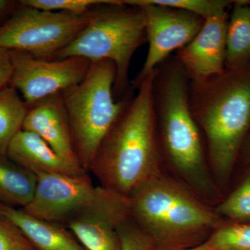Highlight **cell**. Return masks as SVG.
I'll return each instance as SVG.
<instances>
[{
	"instance_id": "9",
	"label": "cell",
	"mask_w": 250,
	"mask_h": 250,
	"mask_svg": "<svg viewBox=\"0 0 250 250\" xmlns=\"http://www.w3.org/2000/svg\"><path fill=\"white\" fill-rule=\"evenodd\" d=\"M9 52L12 65L9 85L17 90L29 108L42 99L78 84L92 62L82 57L44 59L20 51Z\"/></svg>"
},
{
	"instance_id": "22",
	"label": "cell",
	"mask_w": 250,
	"mask_h": 250,
	"mask_svg": "<svg viewBox=\"0 0 250 250\" xmlns=\"http://www.w3.org/2000/svg\"><path fill=\"white\" fill-rule=\"evenodd\" d=\"M106 0H20V2L36 9L84 14Z\"/></svg>"
},
{
	"instance_id": "11",
	"label": "cell",
	"mask_w": 250,
	"mask_h": 250,
	"mask_svg": "<svg viewBox=\"0 0 250 250\" xmlns=\"http://www.w3.org/2000/svg\"><path fill=\"white\" fill-rule=\"evenodd\" d=\"M35 192L29 205L22 208L33 216L63 225L77 210L86 205L96 191L88 172L69 175L36 174Z\"/></svg>"
},
{
	"instance_id": "12",
	"label": "cell",
	"mask_w": 250,
	"mask_h": 250,
	"mask_svg": "<svg viewBox=\"0 0 250 250\" xmlns=\"http://www.w3.org/2000/svg\"><path fill=\"white\" fill-rule=\"evenodd\" d=\"M229 15L205 20L191 42L174 55L190 80L208 78L225 70Z\"/></svg>"
},
{
	"instance_id": "4",
	"label": "cell",
	"mask_w": 250,
	"mask_h": 250,
	"mask_svg": "<svg viewBox=\"0 0 250 250\" xmlns=\"http://www.w3.org/2000/svg\"><path fill=\"white\" fill-rule=\"evenodd\" d=\"M147 42L146 20L141 8L106 0L96 7L91 22L54 59L82 57L91 62L108 60L116 67L113 94L117 101L133 89L129 67L135 52Z\"/></svg>"
},
{
	"instance_id": "25",
	"label": "cell",
	"mask_w": 250,
	"mask_h": 250,
	"mask_svg": "<svg viewBox=\"0 0 250 250\" xmlns=\"http://www.w3.org/2000/svg\"><path fill=\"white\" fill-rule=\"evenodd\" d=\"M12 65L9 52L0 47V90L9 85Z\"/></svg>"
},
{
	"instance_id": "28",
	"label": "cell",
	"mask_w": 250,
	"mask_h": 250,
	"mask_svg": "<svg viewBox=\"0 0 250 250\" xmlns=\"http://www.w3.org/2000/svg\"><path fill=\"white\" fill-rule=\"evenodd\" d=\"M246 1L248 4L250 5V0H246Z\"/></svg>"
},
{
	"instance_id": "3",
	"label": "cell",
	"mask_w": 250,
	"mask_h": 250,
	"mask_svg": "<svg viewBox=\"0 0 250 250\" xmlns=\"http://www.w3.org/2000/svg\"><path fill=\"white\" fill-rule=\"evenodd\" d=\"M190 78L171 55L154 70L152 110L158 149L200 191L210 193L200 130L189 102Z\"/></svg>"
},
{
	"instance_id": "14",
	"label": "cell",
	"mask_w": 250,
	"mask_h": 250,
	"mask_svg": "<svg viewBox=\"0 0 250 250\" xmlns=\"http://www.w3.org/2000/svg\"><path fill=\"white\" fill-rule=\"evenodd\" d=\"M7 157L35 175L40 173L77 175L88 172L64 160L40 136L24 130H21L11 141Z\"/></svg>"
},
{
	"instance_id": "1",
	"label": "cell",
	"mask_w": 250,
	"mask_h": 250,
	"mask_svg": "<svg viewBox=\"0 0 250 250\" xmlns=\"http://www.w3.org/2000/svg\"><path fill=\"white\" fill-rule=\"evenodd\" d=\"M154 71L131 93L119 118L103 140L89 170L101 187L129 197L156 175L159 152L152 110Z\"/></svg>"
},
{
	"instance_id": "21",
	"label": "cell",
	"mask_w": 250,
	"mask_h": 250,
	"mask_svg": "<svg viewBox=\"0 0 250 250\" xmlns=\"http://www.w3.org/2000/svg\"><path fill=\"white\" fill-rule=\"evenodd\" d=\"M215 210L233 220L250 221V174Z\"/></svg>"
},
{
	"instance_id": "6",
	"label": "cell",
	"mask_w": 250,
	"mask_h": 250,
	"mask_svg": "<svg viewBox=\"0 0 250 250\" xmlns=\"http://www.w3.org/2000/svg\"><path fill=\"white\" fill-rule=\"evenodd\" d=\"M129 199L131 218L154 242L187 241L218 223L205 206L157 174L135 189Z\"/></svg>"
},
{
	"instance_id": "18",
	"label": "cell",
	"mask_w": 250,
	"mask_h": 250,
	"mask_svg": "<svg viewBox=\"0 0 250 250\" xmlns=\"http://www.w3.org/2000/svg\"><path fill=\"white\" fill-rule=\"evenodd\" d=\"M28 110L21 95L11 85L0 90V157H7L10 144L22 130Z\"/></svg>"
},
{
	"instance_id": "29",
	"label": "cell",
	"mask_w": 250,
	"mask_h": 250,
	"mask_svg": "<svg viewBox=\"0 0 250 250\" xmlns=\"http://www.w3.org/2000/svg\"></svg>"
},
{
	"instance_id": "24",
	"label": "cell",
	"mask_w": 250,
	"mask_h": 250,
	"mask_svg": "<svg viewBox=\"0 0 250 250\" xmlns=\"http://www.w3.org/2000/svg\"><path fill=\"white\" fill-rule=\"evenodd\" d=\"M0 250H38L9 220L0 214Z\"/></svg>"
},
{
	"instance_id": "2",
	"label": "cell",
	"mask_w": 250,
	"mask_h": 250,
	"mask_svg": "<svg viewBox=\"0 0 250 250\" xmlns=\"http://www.w3.org/2000/svg\"><path fill=\"white\" fill-rule=\"evenodd\" d=\"M189 102L207 140L213 172L225 183L250 129V62L208 78L190 80Z\"/></svg>"
},
{
	"instance_id": "19",
	"label": "cell",
	"mask_w": 250,
	"mask_h": 250,
	"mask_svg": "<svg viewBox=\"0 0 250 250\" xmlns=\"http://www.w3.org/2000/svg\"><path fill=\"white\" fill-rule=\"evenodd\" d=\"M213 250H250V224L222 227L207 242Z\"/></svg>"
},
{
	"instance_id": "15",
	"label": "cell",
	"mask_w": 250,
	"mask_h": 250,
	"mask_svg": "<svg viewBox=\"0 0 250 250\" xmlns=\"http://www.w3.org/2000/svg\"><path fill=\"white\" fill-rule=\"evenodd\" d=\"M0 214L14 224L38 250H86L65 227L0 204Z\"/></svg>"
},
{
	"instance_id": "5",
	"label": "cell",
	"mask_w": 250,
	"mask_h": 250,
	"mask_svg": "<svg viewBox=\"0 0 250 250\" xmlns=\"http://www.w3.org/2000/svg\"><path fill=\"white\" fill-rule=\"evenodd\" d=\"M115 78L116 67L111 61L92 62L84 79L62 93L75 153L86 172L135 90L117 101L113 94Z\"/></svg>"
},
{
	"instance_id": "23",
	"label": "cell",
	"mask_w": 250,
	"mask_h": 250,
	"mask_svg": "<svg viewBox=\"0 0 250 250\" xmlns=\"http://www.w3.org/2000/svg\"><path fill=\"white\" fill-rule=\"evenodd\" d=\"M121 250H152L154 241L133 219L126 220L118 229Z\"/></svg>"
},
{
	"instance_id": "26",
	"label": "cell",
	"mask_w": 250,
	"mask_h": 250,
	"mask_svg": "<svg viewBox=\"0 0 250 250\" xmlns=\"http://www.w3.org/2000/svg\"><path fill=\"white\" fill-rule=\"evenodd\" d=\"M18 6L19 1L0 0V26L9 21Z\"/></svg>"
},
{
	"instance_id": "7",
	"label": "cell",
	"mask_w": 250,
	"mask_h": 250,
	"mask_svg": "<svg viewBox=\"0 0 250 250\" xmlns=\"http://www.w3.org/2000/svg\"><path fill=\"white\" fill-rule=\"evenodd\" d=\"M96 6L84 14L48 11L21 4L0 26V47L54 59L95 17Z\"/></svg>"
},
{
	"instance_id": "16",
	"label": "cell",
	"mask_w": 250,
	"mask_h": 250,
	"mask_svg": "<svg viewBox=\"0 0 250 250\" xmlns=\"http://www.w3.org/2000/svg\"><path fill=\"white\" fill-rule=\"evenodd\" d=\"M250 62V5L236 0L229 15L225 68Z\"/></svg>"
},
{
	"instance_id": "20",
	"label": "cell",
	"mask_w": 250,
	"mask_h": 250,
	"mask_svg": "<svg viewBox=\"0 0 250 250\" xmlns=\"http://www.w3.org/2000/svg\"><path fill=\"white\" fill-rule=\"evenodd\" d=\"M153 4L184 10L207 20L229 12L235 1L229 0H149Z\"/></svg>"
},
{
	"instance_id": "27",
	"label": "cell",
	"mask_w": 250,
	"mask_h": 250,
	"mask_svg": "<svg viewBox=\"0 0 250 250\" xmlns=\"http://www.w3.org/2000/svg\"><path fill=\"white\" fill-rule=\"evenodd\" d=\"M182 250H212L211 248H210V246H208V243H205V244L201 245V246L195 247V248H190V249Z\"/></svg>"
},
{
	"instance_id": "10",
	"label": "cell",
	"mask_w": 250,
	"mask_h": 250,
	"mask_svg": "<svg viewBox=\"0 0 250 250\" xmlns=\"http://www.w3.org/2000/svg\"><path fill=\"white\" fill-rule=\"evenodd\" d=\"M131 217L129 197L100 186L63 226L86 250H121L118 228Z\"/></svg>"
},
{
	"instance_id": "13",
	"label": "cell",
	"mask_w": 250,
	"mask_h": 250,
	"mask_svg": "<svg viewBox=\"0 0 250 250\" xmlns=\"http://www.w3.org/2000/svg\"><path fill=\"white\" fill-rule=\"evenodd\" d=\"M22 130L40 136L64 160L82 167L74 148L62 93L42 99L29 107Z\"/></svg>"
},
{
	"instance_id": "8",
	"label": "cell",
	"mask_w": 250,
	"mask_h": 250,
	"mask_svg": "<svg viewBox=\"0 0 250 250\" xmlns=\"http://www.w3.org/2000/svg\"><path fill=\"white\" fill-rule=\"evenodd\" d=\"M123 3L140 6L146 20L148 42L147 57L141 71L133 82L136 90L156 67L190 43L202 29L205 20L184 10L153 4L149 0H123Z\"/></svg>"
},
{
	"instance_id": "17",
	"label": "cell",
	"mask_w": 250,
	"mask_h": 250,
	"mask_svg": "<svg viewBox=\"0 0 250 250\" xmlns=\"http://www.w3.org/2000/svg\"><path fill=\"white\" fill-rule=\"evenodd\" d=\"M37 177L8 157H0V204L21 207L29 205L35 192Z\"/></svg>"
}]
</instances>
